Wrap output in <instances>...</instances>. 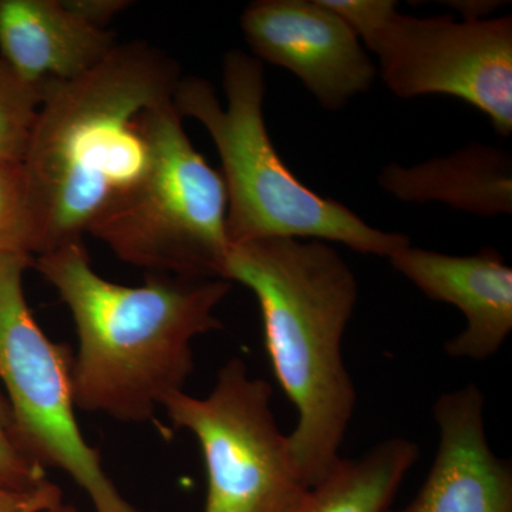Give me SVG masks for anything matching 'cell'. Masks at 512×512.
I'll return each mask as SVG.
<instances>
[{"label": "cell", "instance_id": "cell-7", "mask_svg": "<svg viewBox=\"0 0 512 512\" xmlns=\"http://www.w3.org/2000/svg\"><path fill=\"white\" fill-rule=\"evenodd\" d=\"M274 390L239 357L221 367L205 397L180 392L163 409L201 447L207 473L204 512H299L303 483L288 434L272 409Z\"/></svg>", "mask_w": 512, "mask_h": 512}, {"label": "cell", "instance_id": "cell-19", "mask_svg": "<svg viewBox=\"0 0 512 512\" xmlns=\"http://www.w3.org/2000/svg\"><path fill=\"white\" fill-rule=\"evenodd\" d=\"M450 8L461 13L463 20H481L490 18L495 9L500 8V2H487V0H470V2H448Z\"/></svg>", "mask_w": 512, "mask_h": 512}, {"label": "cell", "instance_id": "cell-9", "mask_svg": "<svg viewBox=\"0 0 512 512\" xmlns=\"http://www.w3.org/2000/svg\"><path fill=\"white\" fill-rule=\"evenodd\" d=\"M241 29L259 62L295 74L323 109H343L375 80L359 37L323 0H256Z\"/></svg>", "mask_w": 512, "mask_h": 512}, {"label": "cell", "instance_id": "cell-6", "mask_svg": "<svg viewBox=\"0 0 512 512\" xmlns=\"http://www.w3.org/2000/svg\"><path fill=\"white\" fill-rule=\"evenodd\" d=\"M323 2L375 53L397 97H456L484 113L498 134L511 136V16L456 22L402 15L392 0Z\"/></svg>", "mask_w": 512, "mask_h": 512}, {"label": "cell", "instance_id": "cell-14", "mask_svg": "<svg viewBox=\"0 0 512 512\" xmlns=\"http://www.w3.org/2000/svg\"><path fill=\"white\" fill-rule=\"evenodd\" d=\"M419 458V444L404 437L380 441L360 457H340L299 512H387Z\"/></svg>", "mask_w": 512, "mask_h": 512}, {"label": "cell", "instance_id": "cell-10", "mask_svg": "<svg viewBox=\"0 0 512 512\" xmlns=\"http://www.w3.org/2000/svg\"><path fill=\"white\" fill-rule=\"evenodd\" d=\"M485 397L474 383L433 406L439 446L429 476L406 507L387 512H512V466L485 430Z\"/></svg>", "mask_w": 512, "mask_h": 512}, {"label": "cell", "instance_id": "cell-4", "mask_svg": "<svg viewBox=\"0 0 512 512\" xmlns=\"http://www.w3.org/2000/svg\"><path fill=\"white\" fill-rule=\"evenodd\" d=\"M222 106L214 86L201 77L177 84L181 117L204 126L220 154L227 188L229 245L271 238L315 239L360 254L389 259L410 239L380 231L333 198L306 187L282 161L266 130L264 64L234 49L222 60Z\"/></svg>", "mask_w": 512, "mask_h": 512}, {"label": "cell", "instance_id": "cell-3", "mask_svg": "<svg viewBox=\"0 0 512 512\" xmlns=\"http://www.w3.org/2000/svg\"><path fill=\"white\" fill-rule=\"evenodd\" d=\"M224 281L254 293L266 352L298 413L288 434L306 487L338 463L355 413L342 342L359 296L356 276L328 242L271 238L231 245Z\"/></svg>", "mask_w": 512, "mask_h": 512}, {"label": "cell", "instance_id": "cell-12", "mask_svg": "<svg viewBox=\"0 0 512 512\" xmlns=\"http://www.w3.org/2000/svg\"><path fill=\"white\" fill-rule=\"evenodd\" d=\"M119 45L74 0H0V59L26 82L47 87L97 66Z\"/></svg>", "mask_w": 512, "mask_h": 512}, {"label": "cell", "instance_id": "cell-20", "mask_svg": "<svg viewBox=\"0 0 512 512\" xmlns=\"http://www.w3.org/2000/svg\"><path fill=\"white\" fill-rule=\"evenodd\" d=\"M42 512H77L76 508L70 504H60L57 507L50 508V510L42 511Z\"/></svg>", "mask_w": 512, "mask_h": 512}, {"label": "cell", "instance_id": "cell-17", "mask_svg": "<svg viewBox=\"0 0 512 512\" xmlns=\"http://www.w3.org/2000/svg\"><path fill=\"white\" fill-rule=\"evenodd\" d=\"M0 478L32 487L46 481V468L30 456L23 444L12 407L0 384Z\"/></svg>", "mask_w": 512, "mask_h": 512}, {"label": "cell", "instance_id": "cell-11", "mask_svg": "<svg viewBox=\"0 0 512 512\" xmlns=\"http://www.w3.org/2000/svg\"><path fill=\"white\" fill-rule=\"evenodd\" d=\"M389 261L427 298L466 316V328L444 345L448 356L483 362L503 348L512 332V269L500 252L456 256L410 244Z\"/></svg>", "mask_w": 512, "mask_h": 512}, {"label": "cell", "instance_id": "cell-13", "mask_svg": "<svg viewBox=\"0 0 512 512\" xmlns=\"http://www.w3.org/2000/svg\"><path fill=\"white\" fill-rule=\"evenodd\" d=\"M379 185L403 202H441L477 217L512 214L510 153L481 143L410 167L387 165Z\"/></svg>", "mask_w": 512, "mask_h": 512}, {"label": "cell", "instance_id": "cell-2", "mask_svg": "<svg viewBox=\"0 0 512 512\" xmlns=\"http://www.w3.org/2000/svg\"><path fill=\"white\" fill-rule=\"evenodd\" d=\"M180 66L150 43L117 45L89 72L46 87L22 170L37 255L83 241L146 171L140 114L174 99ZM35 256V258H36Z\"/></svg>", "mask_w": 512, "mask_h": 512}, {"label": "cell", "instance_id": "cell-1", "mask_svg": "<svg viewBox=\"0 0 512 512\" xmlns=\"http://www.w3.org/2000/svg\"><path fill=\"white\" fill-rule=\"evenodd\" d=\"M36 268L72 313L76 409L123 423L154 419L184 392L194 370L192 342L222 328L215 316L231 291L222 279L191 281L150 274L143 286L107 281L90 265L83 241L36 256Z\"/></svg>", "mask_w": 512, "mask_h": 512}, {"label": "cell", "instance_id": "cell-8", "mask_svg": "<svg viewBox=\"0 0 512 512\" xmlns=\"http://www.w3.org/2000/svg\"><path fill=\"white\" fill-rule=\"evenodd\" d=\"M32 256H0V384L30 456L57 468L89 497L94 512H140L101 466L76 420L73 353L47 338L26 301Z\"/></svg>", "mask_w": 512, "mask_h": 512}, {"label": "cell", "instance_id": "cell-5", "mask_svg": "<svg viewBox=\"0 0 512 512\" xmlns=\"http://www.w3.org/2000/svg\"><path fill=\"white\" fill-rule=\"evenodd\" d=\"M148 146L143 175L87 234L126 264L191 281H224L229 252L227 188L192 146L174 99L140 114Z\"/></svg>", "mask_w": 512, "mask_h": 512}, {"label": "cell", "instance_id": "cell-16", "mask_svg": "<svg viewBox=\"0 0 512 512\" xmlns=\"http://www.w3.org/2000/svg\"><path fill=\"white\" fill-rule=\"evenodd\" d=\"M37 255L35 217L22 165H0V256Z\"/></svg>", "mask_w": 512, "mask_h": 512}, {"label": "cell", "instance_id": "cell-15", "mask_svg": "<svg viewBox=\"0 0 512 512\" xmlns=\"http://www.w3.org/2000/svg\"><path fill=\"white\" fill-rule=\"evenodd\" d=\"M45 93L0 59V165L25 160Z\"/></svg>", "mask_w": 512, "mask_h": 512}, {"label": "cell", "instance_id": "cell-18", "mask_svg": "<svg viewBox=\"0 0 512 512\" xmlns=\"http://www.w3.org/2000/svg\"><path fill=\"white\" fill-rule=\"evenodd\" d=\"M62 503V488L52 481L25 487L0 478V512H42Z\"/></svg>", "mask_w": 512, "mask_h": 512}]
</instances>
